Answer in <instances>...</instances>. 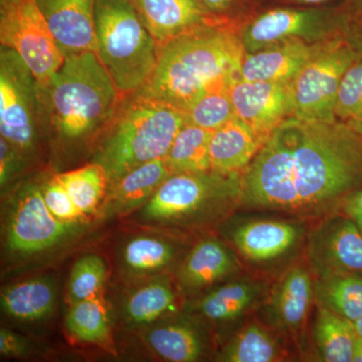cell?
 <instances>
[{"mask_svg": "<svg viewBox=\"0 0 362 362\" xmlns=\"http://www.w3.org/2000/svg\"><path fill=\"white\" fill-rule=\"evenodd\" d=\"M315 301L338 316L354 322L362 317V274L356 272L317 276Z\"/></svg>", "mask_w": 362, "mask_h": 362, "instance_id": "24", "label": "cell"}, {"mask_svg": "<svg viewBox=\"0 0 362 362\" xmlns=\"http://www.w3.org/2000/svg\"><path fill=\"white\" fill-rule=\"evenodd\" d=\"M240 270L237 257L221 240H202L192 247L178 271L180 287L199 291Z\"/></svg>", "mask_w": 362, "mask_h": 362, "instance_id": "21", "label": "cell"}, {"mask_svg": "<svg viewBox=\"0 0 362 362\" xmlns=\"http://www.w3.org/2000/svg\"><path fill=\"white\" fill-rule=\"evenodd\" d=\"M56 302V284L47 278L23 281L1 293L2 310L23 322L44 320L54 311Z\"/></svg>", "mask_w": 362, "mask_h": 362, "instance_id": "22", "label": "cell"}, {"mask_svg": "<svg viewBox=\"0 0 362 362\" xmlns=\"http://www.w3.org/2000/svg\"><path fill=\"white\" fill-rule=\"evenodd\" d=\"M56 175L85 216L97 211L98 206L108 190L106 173L100 164L95 162Z\"/></svg>", "mask_w": 362, "mask_h": 362, "instance_id": "31", "label": "cell"}, {"mask_svg": "<svg viewBox=\"0 0 362 362\" xmlns=\"http://www.w3.org/2000/svg\"><path fill=\"white\" fill-rule=\"evenodd\" d=\"M357 59L341 37L326 42L291 82L293 117L320 122L337 121L338 90L345 73Z\"/></svg>", "mask_w": 362, "mask_h": 362, "instance_id": "9", "label": "cell"}, {"mask_svg": "<svg viewBox=\"0 0 362 362\" xmlns=\"http://www.w3.org/2000/svg\"><path fill=\"white\" fill-rule=\"evenodd\" d=\"M314 300L310 272L302 264L293 265L278 279L267 298V320L274 329L295 337L303 329Z\"/></svg>", "mask_w": 362, "mask_h": 362, "instance_id": "15", "label": "cell"}, {"mask_svg": "<svg viewBox=\"0 0 362 362\" xmlns=\"http://www.w3.org/2000/svg\"><path fill=\"white\" fill-rule=\"evenodd\" d=\"M352 362H362V337L358 335H357L356 343H354Z\"/></svg>", "mask_w": 362, "mask_h": 362, "instance_id": "43", "label": "cell"}, {"mask_svg": "<svg viewBox=\"0 0 362 362\" xmlns=\"http://www.w3.org/2000/svg\"><path fill=\"white\" fill-rule=\"evenodd\" d=\"M356 337L352 322L318 306L313 338L319 361L352 362Z\"/></svg>", "mask_w": 362, "mask_h": 362, "instance_id": "26", "label": "cell"}, {"mask_svg": "<svg viewBox=\"0 0 362 362\" xmlns=\"http://www.w3.org/2000/svg\"><path fill=\"white\" fill-rule=\"evenodd\" d=\"M175 257V249L170 243L150 235L133 238L122 252L124 265L128 270L138 274L162 270Z\"/></svg>", "mask_w": 362, "mask_h": 362, "instance_id": "32", "label": "cell"}, {"mask_svg": "<svg viewBox=\"0 0 362 362\" xmlns=\"http://www.w3.org/2000/svg\"><path fill=\"white\" fill-rule=\"evenodd\" d=\"M326 42L291 40L252 54L245 52L239 78L252 82H292Z\"/></svg>", "mask_w": 362, "mask_h": 362, "instance_id": "17", "label": "cell"}, {"mask_svg": "<svg viewBox=\"0 0 362 362\" xmlns=\"http://www.w3.org/2000/svg\"><path fill=\"white\" fill-rule=\"evenodd\" d=\"M28 352V341L25 337L2 327L0 329V354L6 357H20Z\"/></svg>", "mask_w": 362, "mask_h": 362, "instance_id": "39", "label": "cell"}, {"mask_svg": "<svg viewBox=\"0 0 362 362\" xmlns=\"http://www.w3.org/2000/svg\"><path fill=\"white\" fill-rule=\"evenodd\" d=\"M264 285L252 280L233 281L207 293L194 310L209 320L230 322L254 308L263 296Z\"/></svg>", "mask_w": 362, "mask_h": 362, "instance_id": "23", "label": "cell"}, {"mask_svg": "<svg viewBox=\"0 0 362 362\" xmlns=\"http://www.w3.org/2000/svg\"><path fill=\"white\" fill-rule=\"evenodd\" d=\"M122 98L97 54L65 59L49 80L37 82L42 139L63 152L94 151Z\"/></svg>", "mask_w": 362, "mask_h": 362, "instance_id": "2", "label": "cell"}, {"mask_svg": "<svg viewBox=\"0 0 362 362\" xmlns=\"http://www.w3.org/2000/svg\"><path fill=\"white\" fill-rule=\"evenodd\" d=\"M97 56L119 92L134 94L156 70L159 47L131 0H96Z\"/></svg>", "mask_w": 362, "mask_h": 362, "instance_id": "5", "label": "cell"}, {"mask_svg": "<svg viewBox=\"0 0 362 362\" xmlns=\"http://www.w3.org/2000/svg\"><path fill=\"white\" fill-rule=\"evenodd\" d=\"M69 333L88 344L114 352L110 319L101 296L71 303L66 319Z\"/></svg>", "mask_w": 362, "mask_h": 362, "instance_id": "27", "label": "cell"}, {"mask_svg": "<svg viewBox=\"0 0 362 362\" xmlns=\"http://www.w3.org/2000/svg\"><path fill=\"white\" fill-rule=\"evenodd\" d=\"M301 225L281 218L243 221L230 233V240L247 261L271 263L291 252L303 237Z\"/></svg>", "mask_w": 362, "mask_h": 362, "instance_id": "16", "label": "cell"}, {"mask_svg": "<svg viewBox=\"0 0 362 362\" xmlns=\"http://www.w3.org/2000/svg\"><path fill=\"white\" fill-rule=\"evenodd\" d=\"M197 2L206 13L216 20H221L223 16L233 11L252 6L250 0H197Z\"/></svg>", "mask_w": 362, "mask_h": 362, "instance_id": "40", "label": "cell"}, {"mask_svg": "<svg viewBox=\"0 0 362 362\" xmlns=\"http://www.w3.org/2000/svg\"><path fill=\"white\" fill-rule=\"evenodd\" d=\"M173 175L165 157L142 164L109 185L104 214L117 216L145 206L162 183Z\"/></svg>", "mask_w": 362, "mask_h": 362, "instance_id": "20", "label": "cell"}, {"mask_svg": "<svg viewBox=\"0 0 362 362\" xmlns=\"http://www.w3.org/2000/svg\"><path fill=\"white\" fill-rule=\"evenodd\" d=\"M230 94L235 116L266 139L294 113L291 82H252L237 78L230 86Z\"/></svg>", "mask_w": 362, "mask_h": 362, "instance_id": "12", "label": "cell"}, {"mask_svg": "<svg viewBox=\"0 0 362 362\" xmlns=\"http://www.w3.org/2000/svg\"><path fill=\"white\" fill-rule=\"evenodd\" d=\"M0 134L26 157L37 156L42 134L37 80L18 52L0 45Z\"/></svg>", "mask_w": 362, "mask_h": 362, "instance_id": "7", "label": "cell"}, {"mask_svg": "<svg viewBox=\"0 0 362 362\" xmlns=\"http://www.w3.org/2000/svg\"><path fill=\"white\" fill-rule=\"evenodd\" d=\"M356 129L358 131V132L361 133V134L362 135V127H357L356 128Z\"/></svg>", "mask_w": 362, "mask_h": 362, "instance_id": "45", "label": "cell"}, {"mask_svg": "<svg viewBox=\"0 0 362 362\" xmlns=\"http://www.w3.org/2000/svg\"><path fill=\"white\" fill-rule=\"evenodd\" d=\"M107 276L104 259L97 255H86L71 269L69 296L71 303L100 297Z\"/></svg>", "mask_w": 362, "mask_h": 362, "instance_id": "34", "label": "cell"}, {"mask_svg": "<svg viewBox=\"0 0 362 362\" xmlns=\"http://www.w3.org/2000/svg\"><path fill=\"white\" fill-rule=\"evenodd\" d=\"M182 111L139 93L123 96L93 151L92 162L104 168L109 185L133 169L168 156L181 128Z\"/></svg>", "mask_w": 362, "mask_h": 362, "instance_id": "4", "label": "cell"}, {"mask_svg": "<svg viewBox=\"0 0 362 362\" xmlns=\"http://www.w3.org/2000/svg\"><path fill=\"white\" fill-rule=\"evenodd\" d=\"M40 188L47 209L58 220L66 223H77L84 218L85 214L76 206L56 175L40 185Z\"/></svg>", "mask_w": 362, "mask_h": 362, "instance_id": "36", "label": "cell"}, {"mask_svg": "<svg viewBox=\"0 0 362 362\" xmlns=\"http://www.w3.org/2000/svg\"><path fill=\"white\" fill-rule=\"evenodd\" d=\"M159 49L171 40L221 21L206 13L197 0H131Z\"/></svg>", "mask_w": 362, "mask_h": 362, "instance_id": "18", "label": "cell"}, {"mask_svg": "<svg viewBox=\"0 0 362 362\" xmlns=\"http://www.w3.org/2000/svg\"><path fill=\"white\" fill-rule=\"evenodd\" d=\"M244 56L240 35L216 21L160 47L156 70L137 93L183 111L207 90L239 78Z\"/></svg>", "mask_w": 362, "mask_h": 362, "instance_id": "3", "label": "cell"}, {"mask_svg": "<svg viewBox=\"0 0 362 362\" xmlns=\"http://www.w3.org/2000/svg\"><path fill=\"white\" fill-rule=\"evenodd\" d=\"M0 45L18 52L39 83L65 62L37 0H0Z\"/></svg>", "mask_w": 362, "mask_h": 362, "instance_id": "10", "label": "cell"}, {"mask_svg": "<svg viewBox=\"0 0 362 362\" xmlns=\"http://www.w3.org/2000/svg\"><path fill=\"white\" fill-rule=\"evenodd\" d=\"M344 0H250L252 7L265 6H337Z\"/></svg>", "mask_w": 362, "mask_h": 362, "instance_id": "41", "label": "cell"}, {"mask_svg": "<svg viewBox=\"0 0 362 362\" xmlns=\"http://www.w3.org/2000/svg\"><path fill=\"white\" fill-rule=\"evenodd\" d=\"M240 30L246 54L286 40L324 42L340 37L339 9L326 6H265Z\"/></svg>", "mask_w": 362, "mask_h": 362, "instance_id": "8", "label": "cell"}, {"mask_svg": "<svg viewBox=\"0 0 362 362\" xmlns=\"http://www.w3.org/2000/svg\"><path fill=\"white\" fill-rule=\"evenodd\" d=\"M354 324V330H356V334L358 337H362V317L361 318L357 319L356 321L352 322Z\"/></svg>", "mask_w": 362, "mask_h": 362, "instance_id": "44", "label": "cell"}, {"mask_svg": "<svg viewBox=\"0 0 362 362\" xmlns=\"http://www.w3.org/2000/svg\"><path fill=\"white\" fill-rule=\"evenodd\" d=\"M335 117L337 120L352 127H362V59H357L342 78Z\"/></svg>", "mask_w": 362, "mask_h": 362, "instance_id": "35", "label": "cell"}, {"mask_svg": "<svg viewBox=\"0 0 362 362\" xmlns=\"http://www.w3.org/2000/svg\"><path fill=\"white\" fill-rule=\"evenodd\" d=\"M213 132L189 123L181 128L165 156L173 173L211 170L209 143Z\"/></svg>", "mask_w": 362, "mask_h": 362, "instance_id": "28", "label": "cell"}, {"mask_svg": "<svg viewBox=\"0 0 362 362\" xmlns=\"http://www.w3.org/2000/svg\"><path fill=\"white\" fill-rule=\"evenodd\" d=\"M28 160L20 150L0 137V185L2 188L20 175Z\"/></svg>", "mask_w": 362, "mask_h": 362, "instance_id": "38", "label": "cell"}, {"mask_svg": "<svg viewBox=\"0 0 362 362\" xmlns=\"http://www.w3.org/2000/svg\"><path fill=\"white\" fill-rule=\"evenodd\" d=\"M339 213L351 218L362 233V187L345 199Z\"/></svg>", "mask_w": 362, "mask_h": 362, "instance_id": "42", "label": "cell"}, {"mask_svg": "<svg viewBox=\"0 0 362 362\" xmlns=\"http://www.w3.org/2000/svg\"><path fill=\"white\" fill-rule=\"evenodd\" d=\"M145 337L153 351L165 361L192 362L204 356V342L201 333L187 320L158 324Z\"/></svg>", "mask_w": 362, "mask_h": 362, "instance_id": "25", "label": "cell"}, {"mask_svg": "<svg viewBox=\"0 0 362 362\" xmlns=\"http://www.w3.org/2000/svg\"><path fill=\"white\" fill-rule=\"evenodd\" d=\"M265 141L266 138L233 116L211 135L209 143L211 170L223 175L245 171Z\"/></svg>", "mask_w": 362, "mask_h": 362, "instance_id": "19", "label": "cell"}, {"mask_svg": "<svg viewBox=\"0 0 362 362\" xmlns=\"http://www.w3.org/2000/svg\"><path fill=\"white\" fill-rule=\"evenodd\" d=\"M243 173H173L145 204L141 216L148 221H190L204 214L239 206Z\"/></svg>", "mask_w": 362, "mask_h": 362, "instance_id": "6", "label": "cell"}, {"mask_svg": "<svg viewBox=\"0 0 362 362\" xmlns=\"http://www.w3.org/2000/svg\"><path fill=\"white\" fill-rule=\"evenodd\" d=\"M282 356L277 338L261 324L252 321L221 350L218 361L272 362L280 361Z\"/></svg>", "mask_w": 362, "mask_h": 362, "instance_id": "29", "label": "cell"}, {"mask_svg": "<svg viewBox=\"0 0 362 362\" xmlns=\"http://www.w3.org/2000/svg\"><path fill=\"white\" fill-rule=\"evenodd\" d=\"M37 4L65 59L97 54L96 0H37Z\"/></svg>", "mask_w": 362, "mask_h": 362, "instance_id": "14", "label": "cell"}, {"mask_svg": "<svg viewBox=\"0 0 362 362\" xmlns=\"http://www.w3.org/2000/svg\"><path fill=\"white\" fill-rule=\"evenodd\" d=\"M230 86L209 90L194 99L183 110L187 122L214 131L235 116Z\"/></svg>", "mask_w": 362, "mask_h": 362, "instance_id": "33", "label": "cell"}, {"mask_svg": "<svg viewBox=\"0 0 362 362\" xmlns=\"http://www.w3.org/2000/svg\"><path fill=\"white\" fill-rule=\"evenodd\" d=\"M176 310L175 293L168 281L154 280L137 288L126 300V317L135 324H151Z\"/></svg>", "mask_w": 362, "mask_h": 362, "instance_id": "30", "label": "cell"}, {"mask_svg": "<svg viewBox=\"0 0 362 362\" xmlns=\"http://www.w3.org/2000/svg\"><path fill=\"white\" fill-rule=\"evenodd\" d=\"M362 187V135L349 124L290 117L242 175L239 206L325 218Z\"/></svg>", "mask_w": 362, "mask_h": 362, "instance_id": "1", "label": "cell"}, {"mask_svg": "<svg viewBox=\"0 0 362 362\" xmlns=\"http://www.w3.org/2000/svg\"><path fill=\"white\" fill-rule=\"evenodd\" d=\"M78 230L77 223L59 221L49 211L40 185L25 182L14 197L6 226V247L16 256H33L59 246Z\"/></svg>", "mask_w": 362, "mask_h": 362, "instance_id": "11", "label": "cell"}, {"mask_svg": "<svg viewBox=\"0 0 362 362\" xmlns=\"http://www.w3.org/2000/svg\"><path fill=\"white\" fill-rule=\"evenodd\" d=\"M309 259L316 276L356 272L362 274V233L345 214H332L309 239Z\"/></svg>", "mask_w": 362, "mask_h": 362, "instance_id": "13", "label": "cell"}, {"mask_svg": "<svg viewBox=\"0 0 362 362\" xmlns=\"http://www.w3.org/2000/svg\"><path fill=\"white\" fill-rule=\"evenodd\" d=\"M338 9L340 37L362 59V0H344Z\"/></svg>", "mask_w": 362, "mask_h": 362, "instance_id": "37", "label": "cell"}]
</instances>
